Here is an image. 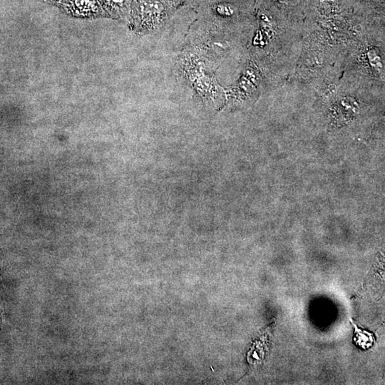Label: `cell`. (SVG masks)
Here are the masks:
<instances>
[{
	"label": "cell",
	"instance_id": "1",
	"mask_svg": "<svg viewBox=\"0 0 385 385\" xmlns=\"http://www.w3.org/2000/svg\"><path fill=\"white\" fill-rule=\"evenodd\" d=\"M223 59L211 44L186 43L175 65L180 80L192 91V97L215 110L226 104L225 89L220 86L216 77V71Z\"/></svg>",
	"mask_w": 385,
	"mask_h": 385
},
{
	"label": "cell",
	"instance_id": "2",
	"mask_svg": "<svg viewBox=\"0 0 385 385\" xmlns=\"http://www.w3.org/2000/svg\"><path fill=\"white\" fill-rule=\"evenodd\" d=\"M384 27H372L348 46L344 74L385 89Z\"/></svg>",
	"mask_w": 385,
	"mask_h": 385
},
{
	"label": "cell",
	"instance_id": "3",
	"mask_svg": "<svg viewBox=\"0 0 385 385\" xmlns=\"http://www.w3.org/2000/svg\"><path fill=\"white\" fill-rule=\"evenodd\" d=\"M168 17V8L164 1L143 0L139 17L134 24L135 32L140 35L157 33L166 25Z\"/></svg>",
	"mask_w": 385,
	"mask_h": 385
},
{
	"label": "cell",
	"instance_id": "4",
	"mask_svg": "<svg viewBox=\"0 0 385 385\" xmlns=\"http://www.w3.org/2000/svg\"><path fill=\"white\" fill-rule=\"evenodd\" d=\"M353 327L355 329V337H354V342L357 346H361L363 349H368L373 345L374 337L372 333H368L365 330H362L357 328L355 324L353 323Z\"/></svg>",
	"mask_w": 385,
	"mask_h": 385
},
{
	"label": "cell",
	"instance_id": "5",
	"mask_svg": "<svg viewBox=\"0 0 385 385\" xmlns=\"http://www.w3.org/2000/svg\"><path fill=\"white\" fill-rule=\"evenodd\" d=\"M77 5L81 9H91L95 6V0H77Z\"/></svg>",
	"mask_w": 385,
	"mask_h": 385
},
{
	"label": "cell",
	"instance_id": "6",
	"mask_svg": "<svg viewBox=\"0 0 385 385\" xmlns=\"http://www.w3.org/2000/svg\"><path fill=\"white\" fill-rule=\"evenodd\" d=\"M113 4H116V5H121L124 2L125 0H110Z\"/></svg>",
	"mask_w": 385,
	"mask_h": 385
},
{
	"label": "cell",
	"instance_id": "7",
	"mask_svg": "<svg viewBox=\"0 0 385 385\" xmlns=\"http://www.w3.org/2000/svg\"><path fill=\"white\" fill-rule=\"evenodd\" d=\"M276 1H278V2L281 3V4H289V3L290 2V1H291V0H276Z\"/></svg>",
	"mask_w": 385,
	"mask_h": 385
}]
</instances>
